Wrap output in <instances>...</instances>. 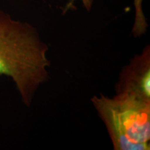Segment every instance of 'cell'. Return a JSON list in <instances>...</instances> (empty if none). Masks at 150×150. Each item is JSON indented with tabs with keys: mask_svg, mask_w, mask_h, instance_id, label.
<instances>
[{
	"mask_svg": "<svg viewBox=\"0 0 150 150\" xmlns=\"http://www.w3.org/2000/svg\"><path fill=\"white\" fill-rule=\"evenodd\" d=\"M47 51L35 28L0 11V75L11 79L27 107L49 79Z\"/></svg>",
	"mask_w": 150,
	"mask_h": 150,
	"instance_id": "cell-1",
	"label": "cell"
},
{
	"mask_svg": "<svg viewBox=\"0 0 150 150\" xmlns=\"http://www.w3.org/2000/svg\"><path fill=\"white\" fill-rule=\"evenodd\" d=\"M92 102L102 118L115 150H149L150 101L136 95L94 96Z\"/></svg>",
	"mask_w": 150,
	"mask_h": 150,
	"instance_id": "cell-2",
	"label": "cell"
},
{
	"mask_svg": "<svg viewBox=\"0 0 150 150\" xmlns=\"http://www.w3.org/2000/svg\"><path fill=\"white\" fill-rule=\"evenodd\" d=\"M116 93L136 95L150 101V49L146 47L124 67L116 84Z\"/></svg>",
	"mask_w": 150,
	"mask_h": 150,
	"instance_id": "cell-3",
	"label": "cell"
}]
</instances>
